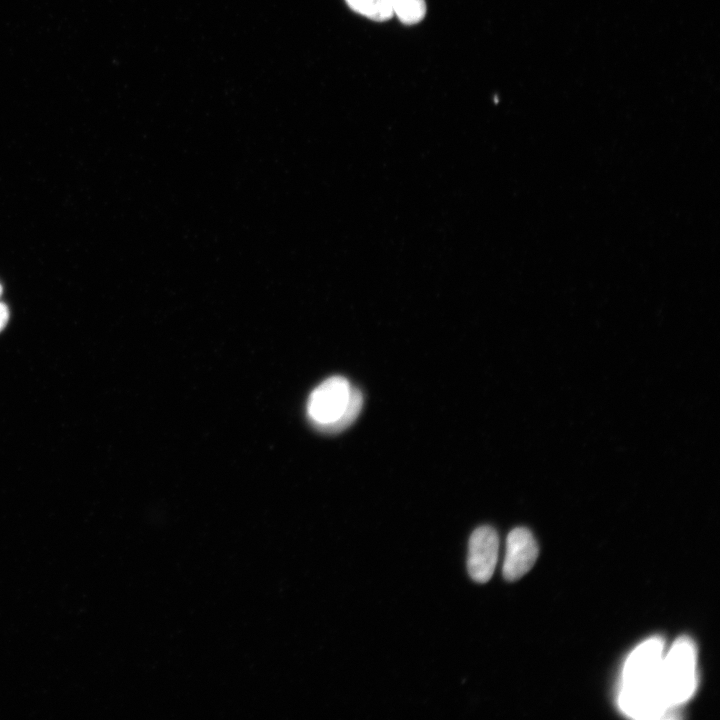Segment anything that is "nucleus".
I'll return each mask as SVG.
<instances>
[{
	"label": "nucleus",
	"instance_id": "f257e3e1",
	"mask_svg": "<svg viewBox=\"0 0 720 720\" xmlns=\"http://www.w3.org/2000/svg\"><path fill=\"white\" fill-rule=\"evenodd\" d=\"M363 396L343 376H332L321 382L309 395L307 416L311 424L325 433H338L358 417Z\"/></svg>",
	"mask_w": 720,
	"mask_h": 720
},
{
	"label": "nucleus",
	"instance_id": "f03ea898",
	"mask_svg": "<svg viewBox=\"0 0 720 720\" xmlns=\"http://www.w3.org/2000/svg\"><path fill=\"white\" fill-rule=\"evenodd\" d=\"M697 653L692 639L678 638L664 655L659 681L671 707L678 708L688 701L697 688Z\"/></svg>",
	"mask_w": 720,
	"mask_h": 720
},
{
	"label": "nucleus",
	"instance_id": "7ed1b4c3",
	"mask_svg": "<svg viewBox=\"0 0 720 720\" xmlns=\"http://www.w3.org/2000/svg\"><path fill=\"white\" fill-rule=\"evenodd\" d=\"M618 705L623 713L636 719L678 717L677 708L671 707L664 696L659 678L646 684L621 686Z\"/></svg>",
	"mask_w": 720,
	"mask_h": 720
},
{
	"label": "nucleus",
	"instance_id": "20e7f679",
	"mask_svg": "<svg viewBox=\"0 0 720 720\" xmlns=\"http://www.w3.org/2000/svg\"><path fill=\"white\" fill-rule=\"evenodd\" d=\"M664 657V640L654 636L637 646L625 661L622 685L646 684L659 678Z\"/></svg>",
	"mask_w": 720,
	"mask_h": 720
},
{
	"label": "nucleus",
	"instance_id": "39448f33",
	"mask_svg": "<svg viewBox=\"0 0 720 720\" xmlns=\"http://www.w3.org/2000/svg\"><path fill=\"white\" fill-rule=\"evenodd\" d=\"M498 550L499 537L493 527L484 525L473 531L468 545L467 570L475 582L486 583L491 579Z\"/></svg>",
	"mask_w": 720,
	"mask_h": 720
},
{
	"label": "nucleus",
	"instance_id": "423d86ee",
	"mask_svg": "<svg viewBox=\"0 0 720 720\" xmlns=\"http://www.w3.org/2000/svg\"><path fill=\"white\" fill-rule=\"evenodd\" d=\"M538 552L537 542L530 530L517 527L510 531L506 540V555L503 564L504 578L508 581L520 579L533 567Z\"/></svg>",
	"mask_w": 720,
	"mask_h": 720
},
{
	"label": "nucleus",
	"instance_id": "0eeeda50",
	"mask_svg": "<svg viewBox=\"0 0 720 720\" xmlns=\"http://www.w3.org/2000/svg\"><path fill=\"white\" fill-rule=\"evenodd\" d=\"M355 12L374 21H386L393 15L389 0H346Z\"/></svg>",
	"mask_w": 720,
	"mask_h": 720
},
{
	"label": "nucleus",
	"instance_id": "6e6552de",
	"mask_svg": "<svg viewBox=\"0 0 720 720\" xmlns=\"http://www.w3.org/2000/svg\"><path fill=\"white\" fill-rule=\"evenodd\" d=\"M393 14L404 24H416L426 14L425 0H389Z\"/></svg>",
	"mask_w": 720,
	"mask_h": 720
},
{
	"label": "nucleus",
	"instance_id": "1a4fd4ad",
	"mask_svg": "<svg viewBox=\"0 0 720 720\" xmlns=\"http://www.w3.org/2000/svg\"><path fill=\"white\" fill-rule=\"evenodd\" d=\"M9 319V310L7 306L0 302V331L6 326Z\"/></svg>",
	"mask_w": 720,
	"mask_h": 720
},
{
	"label": "nucleus",
	"instance_id": "9d476101",
	"mask_svg": "<svg viewBox=\"0 0 720 720\" xmlns=\"http://www.w3.org/2000/svg\"><path fill=\"white\" fill-rule=\"evenodd\" d=\"M2 294V285L0 284V296Z\"/></svg>",
	"mask_w": 720,
	"mask_h": 720
}]
</instances>
